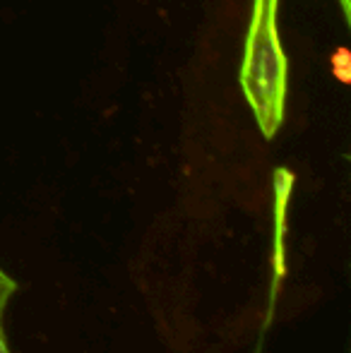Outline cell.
<instances>
[{"label":"cell","instance_id":"2","mask_svg":"<svg viewBox=\"0 0 351 353\" xmlns=\"http://www.w3.org/2000/svg\"><path fill=\"white\" fill-rule=\"evenodd\" d=\"M17 291H19L17 279L10 272H5V267L0 265V353H14L12 344H10L8 327H5V317H8V307Z\"/></svg>","mask_w":351,"mask_h":353},{"label":"cell","instance_id":"1","mask_svg":"<svg viewBox=\"0 0 351 353\" xmlns=\"http://www.w3.org/2000/svg\"><path fill=\"white\" fill-rule=\"evenodd\" d=\"M342 10L349 12L347 0H342ZM241 84L260 130L272 140L284 118L286 97V58L277 37V0H255Z\"/></svg>","mask_w":351,"mask_h":353}]
</instances>
